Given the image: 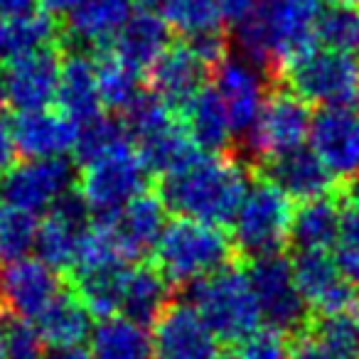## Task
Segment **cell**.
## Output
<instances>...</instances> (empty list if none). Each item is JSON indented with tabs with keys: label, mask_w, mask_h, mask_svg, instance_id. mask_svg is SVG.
<instances>
[{
	"label": "cell",
	"mask_w": 359,
	"mask_h": 359,
	"mask_svg": "<svg viewBox=\"0 0 359 359\" xmlns=\"http://www.w3.org/2000/svg\"><path fill=\"white\" fill-rule=\"evenodd\" d=\"M106 224L111 226L121 251L128 261L145 259L155 251L165 226H168V207L160 200V195L153 192H140L138 197L123 205L109 219Z\"/></svg>",
	"instance_id": "obj_19"
},
{
	"label": "cell",
	"mask_w": 359,
	"mask_h": 359,
	"mask_svg": "<svg viewBox=\"0 0 359 359\" xmlns=\"http://www.w3.org/2000/svg\"><path fill=\"white\" fill-rule=\"evenodd\" d=\"M175 118H177L175 111L170 109L158 94L143 91V94L123 111V118L121 121H123L126 130H128V138L140 140V138H145V135L155 133V130L165 128V126L172 123Z\"/></svg>",
	"instance_id": "obj_39"
},
{
	"label": "cell",
	"mask_w": 359,
	"mask_h": 359,
	"mask_svg": "<svg viewBox=\"0 0 359 359\" xmlns=\"http://www.w3.org/2000/svg\"><path fill=\"white\" fill-rule=\"evenodd\" d=\"M310 148L344 185L359 177V114L342 106H320L310 123Z\"/></svg>",
	"instance_id": "obj_12"
},
{
	"label": "cell",
	"mask_w": 359,
	"mask_h": 359,
	"mask_svg": "<svg viewBox=\"0 0 359 359\" xmlns=\"http://www.w3.org/2000/svg\"><path fill=\"white\" fill-rule=\"evenodd\" d=\"M249 280L259 303L261 320H266L269 327L280 330L290 337H300L308 332L313 313L298 290L293 264L283 254L251 261Z\"/></svg>",
	"instance_id": "obj_9"
},
{
	"label": "cell",
	"mask_w": 359,
	"mask_h": 359,
	"mask_svg": "<svg viewBox=\"0 0 359 359\" xmlns=\"http://www.w3.org/2000/svg\"><path fill=\"white\" fill-rule=\"evenodd\" d=\"M13 138H15L18 153L27 160L40 158H67L74 153L79 126L67 118L62 111L37 109L22 111L11 121Z\"/></svg>",
	"instance_id": "obj_20"
},
{
	"label": "cell",
	"mask_w": 359,
	"mask_h": 359,
	"mask_svg": "<svg viewBox=\"0 0 359 359\" xmlns=\"http://www.w3.org/2000/svg\"><path fill=\"white\" fill-rule=\"evenodd\" d=\"M60 72L62 55L57 45L11 57L0 67V101L18 114L50 109L57 101Z\"/></svg>",
	"instance_id": "obj_10"
},
{
	"label": "cell",
	"mask_w": 359,
	"mask_h": 359,
	"mask_svg": "<svg viewBox=\"0 0 359 359\" xmlns=\"http://www.w3.org/2000/svg\"><path fill=\"white\" fill-rule=\"evenodd\" d=\"M293 202L266 177L251 182L231 219V241L236 254L246 259H264L280 254L290 241Z\"/></svg>",
	"instance_id": "obj_5"
},
{
	"label": "cell",
	"mask_w": 359,
	"mask_h": 359,
	"mask_svg": "<svg viewBox=\"0 0 359 359\" xmlns=\"http://www.w3.org/2000/svg\"><path fill=\"white\" fill-rule=\"evenodd\" d=\"M0 334L6 359H45V339L30 320L0 313Z\"/></svg>",
	"instance_id": "obj_40"
},
{
	"label": "cell",
	"mask_w": 359,
	"mask_h": 359,
	"mask_svg": "<svg viewBox=\"0 0 359 359\" xmlns=\"http://www.w3.org/2000/svg\"><path fill=\"white\" fill-rule=\"evenodd\" d=\"M217 359H241L239 354H219Z\"/></svg>",
	"instance_id": "obj_49"
},
{
	"label": "cell",
	"mask_w": 359,
	"mask_h": 359,
	"mask_svg": "<svg viewBox=\"0 0 359 359\" xmlns=\"http://www.w3.org/2000/svg\"><path fill=\"white\" fill-rule=\"evenodd\" d=\"M135 0H81L67 13L62 37L76 50H101L111 45L133 15Z\"/></svg>",
	"instance_id": "obj_21"
},
{
	"label": "cell",
	"mask_w": 359,
	"mask_h": 359,
	"mask_svg": "<svg viewBox=\"0 0 359 359\" xmlns=\"http://www.w3.org/2000/svg\"><path fill=\"white\" fill-rule=\"evenodd\" d=\"M172 30L163 20V15L153 11L133 13L130 20L121 27L116 40L111 42V52L133 67L135 72H150L153 65L165 55L170 45H172Z\"/></svg>",
	"instance_id": "obj_25"
},
{
	"label": "cell",
	"mask_w": 359,
	"mask_h": 359,
	"mask_svg": "<svg viewBox=\"0 0 359 359\" xmlns=\"http://www.w3.org/2000/svg\"><path fill=\"white\" fill-rule=\"evenodd\" d=\"M57 104L62 114L76 126L101 114L104 104H101L96 60H91V55H86L84 50H72L67 57H62Z\"/></svg>",
	"instance_id": "obj_24"
},
{
	"label": "cell",
	"mask_w": 359,
	"mask_h": 359,
	"mask_svg": "<svg viewBox=\"0 0 359 359\" xmlns=\"http://www.w3.org/2000/svg\"><path fill=\"white\" fill-rule=\"evenodd\" d=\"M293 359H330V357L310 339V334L305 332V334H300V337H295Z\"/></svg>",
	"instance_id": "obj_44"
},
{
	"label": "cell",
	"mask_w": 359,
	"mask_h": 359,
	"mask_svg": "<svg viewBox=\"0 0 359 359\" xmlns=\"http://www.w3.org/2000/svg\"><path fill=\"white\" fill-rule=\"evenodd\" d=\"M0 359H6V354H3V334H0Z\"/></svg>",
	"instance_id": "obj_50"
},
{
	"label": "cell",
	"mask_w": 359,
	"mask_h": 359,
	"mask_svg": "<svg viewBox=\"0 0 359 359\" xmlns=\"http://www.w3.org/2000/svg\"><path fill=\"white\" fill-rule=\"evenodd\" d=\"M153 256L155 269L170 283L192 285L229 269L236 256V246L222 226L180 217L168 222Z\"/></svg>",
	"instance_id": "obj_3"
},
{
	"label": "cell",
	"mask_w": 359,
	"mask_h": 359,
	"mask_svg": "<svg viewBox=\"0 0 359 359\" xmlns=\"http://www.w3.org/2000/svg\"><path fill=\"white\" fill-rule=\"evenodd\" d=\"M241 359H293L290 334L276 327H259L239 344Z\"/></svg>",
	"instance_id": "obj_41"
},
{
	"label": "cell",
	"mask_w": 359,
	"mask_h": 359,
	"mask_svg": "<svg viewBox=\"0 0 359 359\" xmlns=\"http://www.w3.org/2000/svg\"><path fill=\"white\" fill-rule=\"evenodd\" d=\"M35 215L11 205H0V261L11 264V261L25 259L35 249Z\"/></svg>",
	"instance_id": "obj_38"
},
{
	"label": "cell",
	"mask_w": 359,
	"mask_h": 359,
	"mask_svg": "<svg viewBox=\"0 0 359 359\" xmlns=\"http://www.w3.org/2000/svg\"><path fill=\"white\" fill-rule=\"evenodd\" d=\"M150 172L140 160L138 150L123 145L94 163L84 165L79 175V192L99 222L114 219V215L133 197L145 192Z\"/></svg>",
	"instance_id": "obj_7"
},
{
	"label": "cell",
	"mask_w": 359,
	"mask_h": 359,
	"mask_svg": "<svg viewBox=\"0 0 359 359\" xmlns=\"http://www.w3.org/2000/svg\"><path fill=\"white\" fill-rule=\"evenodd\" d=\"M60 293V273L40 259L11 261L0 273V300L18 318L37 320Z\"/></svg>",
	"instance_id": "obj_17"
},
{
	"label": "cell",
	"mask_w": 359,
	"mask_h": 359,
	"mask_svg": "<svg viewBox=\"0 0 359 359\" xmlns=\"http://www.w3.org/2000/svg\"><path fill=\"white\" fill-rule=\"evenodd\" d=\"M81 0H42V8L52 15H62V13H69L79 6Z\"/></svg>",
	"instance_id": "obj_47"
},
{
	"label": "cell",
	"mask_w": 359,
	"mask_h": 359,
	"mask_svg": "<svg viewBox=\"0 0 359 359\" xmlns=\"http://www.w3.org/2000/svg\"><path fill=\"white\" fill-rule=\"evenodd\" d=\"M128 143H130V138H128V130H126L123 121L114 118V116L99 114L91 121L79 126L74 153H76V158H79V163L89 165Z\"/></svg>",
	"instance_id": "obj_37"
},
{
	"label": "cell",
	"mask_w": 359,
	"mask_h": 359,
	"mask_svg": "<svg viewBox=\"0 0 359 359\" xmlns=\"http://www.w3.org/2000/svg\"><path fill=\"white\" fill-rule=\"evenodd\" d=\"M347 3H354V6H359V0H347Z\"/></svg>",
	"instance_id": "obj_52"
},
{
	"label": "cell",
	"mask_w": 359,
	"mask_h": 359,
	"mask_svg": "<svg viewBox=\"0 0 359 359\" xmlns=\"http://www.w3.org/2000/svg\"><path fill=\"white\" fill-rule=\"evenodd\" d=\"M3 20H6V40L11 57L22 55V52L42 50V47H52L57 37L62 35V25L45 8H32V11H25L13 18H3Z\"/></svg>",
	"instance_id": "obj_35"
},
{
	"label": "cell",
	"mask_w": 359,
	"mask_h": 359,
	"mask_svg": "<svg viewBox=\"0 0 359 359\" xmlns=\"http://www.w3.org/2000/svg\"><path fill=\"white\" fill-rule=\"evenodd\" d=\"M290 264L300 295L313 315L359 305V290L339 273L337 264L332 256H327V251H298Z\"/></svg>",
	"instance_id": "obj_16"
},
{
	"label": "cell",
	"mask_w": 359,
	"mask_h": 359,
	"mask_svg": "<svg viewBox=\"0 0 359 359\" xmlns=\"http://www.w3.org/2000/svg\"><path fill=\"white\" fill-rule=\"evenodd\" d=\"M249 165L222 155H200L185 168L160 177V200L182 219L224 226L231 224L246 190Z\"/></svg>",
	"instance_id": "obj_2"
},
{
	"label": "cell",
	"mask_w": 359,
	"mask_h": 359,
	"mask_svg": "<svg viewBox=\"0 0 359 359\" xmlns=\"http://www.w3.org/2000/svg\"><path fill=\"white\" fill-rule=\"evenodd\" d=\"M89 349L94 359H153V334L145 325L126 318L111 315L94 325L89 334Z\"/></svg>",
	"instance_id": "obj_26"
},
{
	"label": "cell",
	"mask_w": 359,
	"mask_h": 359,
	"mask_svg": "<svg viewBox=\"0 0 359 359\" xmlns=\"http://www.w3.org/2000/svg\"><path fill=\"white\" fill-rule=\"evenodd\" d=\"M278 76L285 81V89L308 104L342 106L357 96L359 57L315 45L293 57Z\"/></svg>",
	"instance_id": "obj_6"
},
{
	"label": "cell",
	"mask_w": 359,
	"mask_h": 359,
	"mask_svg": "<svg viewBox=\"0 0 359 359\" xmlns=\"http://www.w3.org/2000/svg\"><path fill=\"white\" fill-rule=\"evenodd\" d=\"M45 359H94L91 349L84 344H69V347H52Z\"/></svg>",
	"instance_id": "obj_45"
},
{
	"label": "cell",
	"mask_w": 359,
	"mask_h": 359,
	"mask_svg": "<svg viewBox=\"0 0 359 359\" xmlns=\"http://www.w3.org/2000/svg\"><path fill=\"white\" fill-rule=\"evenodd\" d=\"M210 67L197 57L187 42H177L165 50V55L150 69V89L172 111L182 109L192 96L205 89Z\"/></svg>",
	"instance_id": "obj_22"
},
{
	"label": "cell",
	"mask_w": 359,
	"mask_h": 359,
	"mask_svg": "<svg viewBox=\"0 0 359 359\" xmlns=\"http://www.w3.org/2000/svg\"><path fill=\"white\" fill-rule=\"evenodd\" d=\"M339 197L300 202L290 222V244L298 251H327L337 244Z\"/></svg>",
	"instance_id": "obj_27"
},
{
	"label": "cell",
	"mask_w": 359,
	"mask_h": 359,
	"mask_svg": "<svg viewBox=\"0 0 359 359\" xmlns=\"http://www.w3.org/2000/svg\"><path fill=\"white\" fill-rule=\"evenodd\" d=\"M354 99H357V114H359V86H357V96H354Z\"/></svg>",
	"instance_id": "obj_51"
},
{
	"label": "cell",
	"mask_w": 359,
	"mask_h": 359,
	"mask_svg": "<svg viewBox=\"0 0 359 359\" xmlns=\"http://www.w3.org/2000/svg\"><path fill=\"white\" fill-rule=\"evenodd\" d=\"M175 116L202 153L222 155L234 145V123L215 86H205L182 109L175 111Z\"/></svg>",
	"instance_id": "obj_23"
},
{
	"label": "cell",
	"mask_w": 359,
	"mask_h": 359,
	"mask_svg": "<svg viewBox=\"0 0 359 359\" xmlns=\"http://www.w3.org/2000/svg\"><path fill=\"white\" fill-rule=\"evenodd\" d=\"M254 3H256V0H222V8H224V20L231 22V25L241 22L251 13Z\"/></svg>",
	"instance_id": "obj_43"
},
{
	"label": "cell",
	"mask_w": 359,
	"mask_h": 359,
	"mask_svg": "<svg viewBox=\"0 0 359 359\" xmlns=\"http://www.w3.org/2000/svg\"><path fill=\"white\" fill-rule=\"evenodd\" d=\"M170 290H172V283L155 269V264L133 266L126 276L121 313L140 325L155 323L160 313L170 305Z\"/></svg>",
	"instance_id": "obj_28"
},
{
	"label": "cell",
	"mask_w": 359,
	"mask_h": 359,
	"mask_svg": "<svg viewBox=\"0 0 359 359\" xmlns=\"http://www.w3.org/2000/svg\"><path fill=\"white\" fill-rule=\"evenodd\" d=\"M18 155V145L13 138L11 123L0 121V172H8L13 168V160Z\"/></svg>",
	"instance_id": "obj_42"
},
{
	"label": "cell",
	"mask_w": 359,
	"mask_h": 359,
	"mask_svg": "<svg viewBox=\"0 0 359 359\" xmlns=\"http://www.w3.org/2000/svg\"><path fill=\"white\" fill-rule=\"evenodd\" d=\"M308 334L330 359H359V305L313 315Z\"/></svg>",
	"instance_id": "obj_31"
},
{
	"label": "cell",
	"mask_w": 359,
	"mask_h": 359,
	"mask_svg": "<svg viewBox=\"0 0 359 359\" xmlns=\"http://www.w3.org/2000/svg\"><path fill=\"white\" fill-rule=\"evenodd\" d=\"M310 123L313 114L308 101H303L290 89H276L266 99L254 128L239 138V153L244 155L246 165H259L273 155L303 145L310 133Z\"/></svg>",
	"instance_id": "obj_8"
},
{
	"label": "cell",
	"mask_w": 359,
	"mask_h": 359,
	"mask_svg": "<svg viewBox=\"0 0 359 359\" xmlns=\"http://www.w3.org/2000/svg\"><path fill=\"white\" fill-rule=\"evenodd\" d=\"M261 177L271 180L283 195L290 200L308 202L318 197H327L334 192V175L325 168L323 160L315 155L313 148L298 145L280 155L259 163Z\"/></svg>",
	"instance_id": "obj_18"
},
{
	"label": "cell",
	"mask_w": 359,
	"mask_h": 359,
	"mask_svg": "<svg viewBox=\"0 0 359 359\" xmlns=\"http://www.w3.org/2000/svg\"><path fill=\"white\" fill-rule=\"evenodd\" d=\"M76 182L74 168L67 158H40L13 165L0 182V197L11 207L30 215L50 210Z\"/></svg>",
	"instance_id": "obj_11"
},
{
	"label": "cell",
	"mask_w": 359,
	"mask_h": 359,
	"mask_svg": "<svg viewBox=\"0 0 359 359\" xmlns=\"http://www.w3.org/2000/svg\"><path fill=\"white\" fill-rule=\"evenodd\" d=\"M11 60V52H8V40H6V20L0 18V67Z\"/></svg>",
	"instance_id": "obj_48"
},
{
	"label": "cell",
	"mask_w": 359,
	"mask_h": 359,
	"mask_svg": "<svg viewBox=\"0 0 359 359\" xmlns=\"http://www.w3.org/2000/svg\"><path fill=\"white\" fill-rule=\"evenodd\" d=\"M153 349L158 359H217L219 337L190 300H170L153 323Z\"/></svg>",
	"instance_id": "obj_15"
},
{
	"label": "cell",
	"mask_w": 359,
	"mask_h": 359,
	"mask_svg": "<svg viewBox=\"0 0 359 359\" xmlns=\"http://www.w3.org/2000/svg\"><path fill=\"white\" fill-rule=\"evenodd\" d=\"M135 143H138L135 150H138L148 172L158 175V177H165V175L175 172V170L185 168V165H190L192 160H197L202 155V150L192 143V138L187 135V130L182 128V123L177 118L165 126V128L135 140Z\"/></svg>",
	"instance_id": "obj_29"
},
{
	"label": "cell",
	"mask_w": 359,
	"mask_h": 359,
	"mask_svg": "<svg viewBox=\"0 0 359 359\" xmlns=\"http://www.w3.org/2000/svg\"><path fill=\"white\" fill-rule=\"evenodd\" d=\"M327 0H256L251 13L234 25L236 50L264 72H278L293 57L318 45V20Z\"/></svg>",
	"instance_id": "obj_1"
},
{
	"label": "cell",
	"mask_w": 359,
	"mask_h": 359,
	"mask_svg": "<svg viewBox=\"0 0 359 359\" xmlns=\"http://www.w3.org/2000/svg\"><path fill=\"white\" fill-rule=\"evenodd\" d=\"M187 300L215 330L219 342L241 344L261 325V310L251 288L249 271L234 266L190 285Z\"/></svg>",
	"instance_id": "obj_4"
},
{
	"label": "cell",
	"mask_w": 359,
	"mask_h": 359,
	"mask_svg": "<svg viewBox=\"0 0 359 359\" xmlns=\"http://www.w3.org/2000/svg\"><path fill=\"white\" fill-rule=\"evenodd\" d=\"M32 3L35 0H0V18H13L25 11H32Z\"/></svg>",
	"instance_id": "obj_46"
},
{
	"label": "cell",
	"mask_w": 359,
	"mask_h": 359,
	"mask_svg": "<svg viewBox=\"0 0 359 359\" xmlns=\"http://www.w3.org/2000/svg\"><path fill=\"white\" fill-rule=\"evenodd\" d=\"M160 15L172 32L185 37L219 32L224 25V8L222 0H163Z\"/></svg>",
	"instance_id": "obj_33"
},
{
	"label": "cell",
	"mask_w": 359,
	"mask_h": 359,
	"mask_svg": "<svg viewBox=\"0 0 359 359\" xmlns=\"http://www.w3.org/2000/svg\"><path fill=\"white\" fill-rule=\"evenodd\" d=\"M91 226V210L79 190L72 187L50 207V215L37 224L35 251L57 273L72 271L81 234Z\"/></svg>",
	"instance_id": "obj_13"
},
{
	"label": "cell",
	"mask_w": 359,
	"mask_h": 359,
	"mask_svg": "<svg viewBox=\"0 0 359 359\" xmlns=\"http://www.w3.org/2000/svg\"><path fill=\"white\" fill-rule=\"evenodd\" d=\"M126 276H128V266L121 264V266L84 271V273H72L69 278L74 283V293L89 308V313L104 320L121 313Z\"/></svg>",
	"instance_id": "obj_32"
},
{
	"label": "cell",
	"mask_w": 359,
	"mask_h": 359,
	"mask_svg": "<svg viewBox=\"0 0 359 359\" xmlns=\"http://www.w3.org/2000/svg\"><path fill=\"white\" fill-rule=\"evenodd\" d=\"M318 45L359 57V6L337 0L330 3L318 20Z\"/></svg>",
	"instance_id": "obj_36"
},
{
	"label": "cell",
	"mask_w": 359,
	"mask_h": 359,
	"mask_svg": "<svg viewBox=\"0 0 359 359\" xmlns=\"http://www.w3.org/2000/svg\"><path fill=\"white\" fill-rule=\"evenodd\" d=\"M37 330L50 347L81 344L91 334V313L74 290H62L37 318Z\"/></svg>",
	"instance_id": "obj_30"
},
{
	"label": "cell",
	"mask_w": 359,
	"mask_h": 359,
	"mask_svg": "<svg viewBox=\"0 0 359 359\" xmlns=\"http://www.w3.org/2000/svg\"><path fill=\"white\" fill-rule=\"evenodd\" d=\"M215 91L224 101L234 123L236 138L249 133L269 99V72L256 67L241 55H226L215 67Z\"/></svg>",
	"instance_id": "obj_14"
},
{
	"label": "cell",
	"mask_w": 359,
	"mask_h": 359,
	"mask_svg": "<svg viewBox=\"0 0 359 359\" xmlns=\"http://www.w3.org/2000/svg\"><path fill=\"white\" fill-rule=\"evenodd\" d=\"M96 72H99V91L101 104L109 111L123 114L140 94H143V74L121 62L114 52H104L96 60Z\"/></svg>",
	"instance_id": "obj_34"
}]
</instances>
